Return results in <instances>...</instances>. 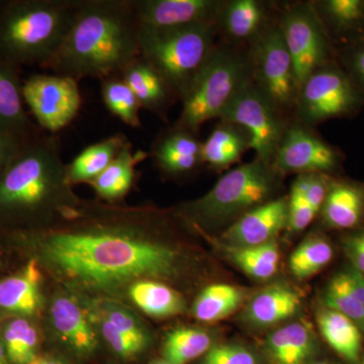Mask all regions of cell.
<instances>
[{
  "mask_svg": "<svg viewBox=\"0 0 364 364\" xmlns=\"http://www.w3.org/2000/svg\"><path fill=\"white\" fill-rule=\"evenodd\" d=\"M164 230L156 208L82 200L52 226L11 236L69 293L119 301L136 282H170L186 272L188 256Z\"/></svg>",
  "mask_w": 364,
  "mask_h": 364,
  "instance_id": "1",
  "label": "cell"
},
{
  "mask_svg": "<svg viewBox=\"0 0 364 364\" xmlns=\"http://www.w3.org/2000/svg\"><path fill=\"white\" fill-rule=\"evenodd\" d=\"M81 202L56 134H40L0 170V230L9 234L52 226Z\"/></svg>",
  "mask_w": 364,
  "mask_h": 364,
  "instance_id": "2",
  "label": "cell"
},
{
  "mask_svg": "<svg viewBox=\"0 0 364 364\" xmlns=\"http://www.w3.org/2000/svg\"><path fill=\"white\" fill-rule=\"evenodd\" d=\"M139 33L133 0H80L65 38L43 68L77 81L121 76L140 57Z\"/></svg>",
  "mask_w": 364,
  "mask_h": 364,
  "instance_id": "3",
  "label": "cell"
},
{
  "mask_svg": "<svg viewBox=\"0 0 364 364\" xmlns=\"http://www.w3.org/2000/svg\"><path fill=\"white\" fill-rule=\"evenodd\" d=\"M79 1H0V61L43 68L65 38Z\"/></svg>",
  "mask_w": 364,
  "mask_h": 364,
  "instance_id": "4",
  "label": "cell"
},
{
  "mask_svg": "<svg viewBox=\"0 0 364 364\" xmlns=\"http://www.w3.org/2000/svg\"><path fill=\"white\" fill-rule=\"evenodd\" d=\"M215 23L174 28L140 26V56L164 79L174 97L182 100L214 48Z\"/></svg>",
  "mask_w": 364,
  "mask_h": 364,
  "instance_id": "5",
  "label": "cell"
},
{
  "mask_svg": "<svg viewBox=\"0 0 364 364\" xmlns=\"http://www.w3.org/2000/svg\"><path fill=\"white\" fill-rule=\"evenodd\" d=\"M251 80L247 60L226 46H214L182 97L176 127L196 134L205 122L221 117L235 95Z\"/></svg>",
  "mask_w": 364,
  "mask_h": 364,
  "instance_id": "6",
  "label": "cell"
},
{
  "mask_svg": "<svg viewBox=\"0 0 364 364\" xmlns=\"http://www.w3.org/2000/svg\"><path fill=\"white\" fill-rule=\"evenodd\" d=\"M273 166L255 160L228 172L214 188L179 208V215L196 228L223 224L268 202L277 186Z\"/></svg>",
  "mask_w": 364,
  "mask_h": 364,
  "instance_id": "7",
  "label": "cell"
},
{
  "mask_svg": "<svg viewBox=\"0 0 364 364\" xmlns=\"http://www.w3.org/2000/svg\"><path fill=\"white\" fill-rule=\"evenodd\" d=\"M220 117L224 123L243 128L257 159L272 166L284 136V124L279 111L252 80L239 90Z\"/></svg>",
  "mask_w": 364,
  "mask_h": 364,
  "instance_id": "8",
  "label": "cell"
},
{
  "mask_svg": "<svg viewBox=\"0 0 364 364\" xmlns=\"http://www.w3.org/2000/svg\"><path fill=\"white\" fill-rule=\"evenodd\" d=\"M251 70L254 83L277 111L296 104L299 87L280 26L267 28L256 38Z\"/></svg>",
  "mask_w": 364,
  "mask_h": 364,
  "instance_id": "9",
  "label": "cell"
},
{
  "mask_svg": "<svg viewBox=\"0 0 364 364\" xmlns=\"http://www.w3.org/2000/svg\"><path fill=\"white\" fill-rule=\"evenodd\" d=\"M23 95L40 129L50 134L69 126L82 104L78 81L58 74L30 76L23 82Z\"/></svg>",
  "mask_w": 364,
  "mask_h": 364,
  "instance_id": "10",
  "label": "cell"
},
{
  "mask_svg": "<svg viewBox=\"0 0 364 364\" xmlns=\"http://www.w3.org/2000/svg\"><path fill=\"white\" fill-rule=\"evenodd\" d=\"M280 28L293 61L299 91L306 79L324 62L327 55L324 30L317 14L308 4L287 11Z\"/></svg>",
  "mask_w": 364,
  "mask_h": 364,
  "instance_id": "11",
  "label": "cell"
},
{
  "mask_svg": "<svg viewBox=\"0 0 364 364\" xmlns=\"http://www.w3.org/2000/svg\"><path fill=\"white\" fill-rule=\"evenodd\" d=\"M296 102L301 117L309 123H317L347 114L358 102V97L343 73L320 68L299 88Z\"/></svg>",
  "mask_w": 364,
  "mask_h": 364,
  "instance_id": "12",
  "label": "cell"
},
{
  "mask_svg": "<svg viewBox=\"0 0 364 364\" xmlns=\"http://www.w3.org/2000/svg\"><path fill=\"white\" fill-rule=\"evenodd\" d=\"M50 329L60 344L81 359L90 358L100 346V335L81 299L68 291L53 296L49 306Z\"/></svg>",
  "mask_w": 364,
  "mask_h": 364,
  "instance_id": "13",
  "label": "cell"
},
{
  "mask_svg": "<svg viewBox=\"0 0 364 364\" xmlns=\"http://www.w3.org/2000/svg\"><path fill=\"white\" fill-rule=\"evenodd\" d=\"M136 20L150 28L215 23L224 4L215 0H133Z\"/></svg>",
  "mask_w": 364,
  "mask_h": 364,
  "instance_id": "14",
  "label": "cell"
},
{
  "mask_svg": "<svg viewBox=\"0 0 364 364\" xmlns=\"http://www.w3.org/2000/svg\"><path fill=\"white\" fill-rule=\"evenodd\" d=\"M336 153L310 132L294 127L282 136L273 161L279 172H326L337 164Z\"/></svg>",
  "mask_w": 364,
  "mask_h": 364,
  "instance_id": "15",
  "label": "cell"
},
{
  "mask_svg": "<svg viewBox=\"0 0 364 364\" xmlns=\"http://www.w3.org/2000/svg\"><path fill=\"white\" fill-rule=\"evenodd\" d=\"M289 223V200H268L239 218L223 234L224 244L251 247L274 241Z\"/></svg>",
  "mask_w": 364,
  "mask_h": 364,
  "instance_id": "16",
  "label": "cell"
},
{
  "mask_svg": "<svg viewBox=\"0 0 364 364\" xmlns=\"http://www.w3.org/2000/svg\"><path fill=\"white\" fill-rule=\"evenodd\" d=\"M42 268L31 258L26 267L0 280V313L11 317L32 318L43 308Z\"/></svg>",
  "mask_w": 364,
  "mask_h": 364,
  "instance_id": "17",
  "label": "cell"
},
{
  "mask_svg": "<svg viewBox=\"0 0 364 364\" xmlns=\"http://www.w3.org/2000/svg\"><path fill=\"white\" fill-rule=\"evenodd\" d=\"M20 69L0 61V132L18 138L42 134L26 111Z\"/></svg>",
  "mask_w": 364,
  "mask_h": 364,
  "instance_id": "18",
  "label": "cell"
},
{
  "mask_svg": "<svg viewBox=\"0 0 364 364\" xmlns=\"http://www.w3.org/2000/svg\"><path fill=\"white\" fill-rule=\"evenodd\" d=\"M202 145L195 134L174 127L159 136L149 155L163 172L178 176L202 163Z\"/></svg>",
  "mask_w": 364,
  "mask_h": 364,
  "instance_id": "19",
  "label": "cell"
},
{
  "mask_svg": "<svg viewBox=\"0 0 364 364\" xmlns=\"http://www.w3.org/2000/svg\"><path fill=\"white\" fill-rule=\"evenodd\" d=\"M265 349L273 364H309L317 354L318 341L312 325L301 321L270 333Z\"/></svg>",
  "mask_w": 364,
  "mask_h": 364,
  "instance_id": "20",
  "label": "cell"
},
{
  "mask_svg": "<svg viewBox=\"0 0 364 364\" xmlns=\"http://www.w3.org/2000/svg\"><path fill=\"white\" fill-rule=\"evenodd\" d=\"M301 306V294L286 284H273L255 294L244 310V318L256 327H270L293 318Z\"/></svg>",
  "mask_w": 364,
  "mask_h": 364,
  "instance_id": "21",
  "label": "cell"
},
{
  "mask_svg": "<svg viewBox=\"0 0 364 364\" xmlns=\"http://www.w3.org/2000/svg\"><path fill=\"white\" fill-rule=\"evenodd\" d=\"M121 77L130 86L143 109L165 119L170 105L176 98L164 79L146 60L141 56L134 60L122 72Z\"/></svg>",
  "mask_w": 364,
  "mask_h": 364,
  "instance_id": "22",
  "label": "cell"
},
{
  "mask_svg": "<svg viewBox=\"0 0 364 364\" xmlns=\"http://www.w3.org/2000/svg\"><path fill=\"white\" fill-rule=\"evenodd\" d=\"M149 157L142 150L134 152L130 141L127 142L109 166L90 186L100 200L109 203L119 202L128 195L136 177V166Z\"/></svg>",
  "mask_w": 364,
  "mask_h": 364,
  "instance_id": "23",
  "label": "cell"
},
{
  "mask_svg": "<svg viewBox=\"0 0 364 364\" xmlns=\"http://www.w3.org/2000/svg\"><path fill=\"white\" fill-rule=\"evenodd\" d=\"M321 334L330 347L349 364H360L363 332L348 318L332 309H321L317 314Z\"/></svg>",
  "mask_w": 364,
  "mask_h": 364,
  "instance_id": "24",
  "label": "cell"
},
{
  "mask_svg": "<svg viewBox=\"0 0 364 364\" xmlns=\"http://www.w3.org/2000/svg\"><path fill=\"white\" fill-rule=\"evenodd\" d=\"M128 141L126 136L119 133L81 151L70 164H67L69 183L90 184L109 166Z\"/></svg>",
  "mask_w": 364,
  "mask_h": 364,
  "instance_id": "25",
  "label": "cell"
},
{
  "mask_svg": "<svg viewBox=\"0 0 364 364\" xmlns=\"http://www.w3.org/2000/svg\"><path fill=\"white\" fill-rule=\"evenodd\" d=\"M127 296L151 317H172L186 309V301L181 294L164 282L154 280L136 282L130 287Z\"/></svg>",
  "mask_w": 364,
  "mask_h": 364,
  "instance_id": "26",
  "label": "cell"
},
{
  "mask_svg": "<svg viewBox=\"0 0 364 364\" xmlns=\"http://www.w3.org/2000/svg\"><path fill=\"white\" fill-rule=\"evenodd\" d=\"M264 23V9L254 0H235L224 4L217 20L218 28L234 40L245 41L259 37Z\"/></svg>",
  "mask_w": 364,
  "mask_h": 364,
  "instance_id": "27",
  "label": "cell"
},
{
  "mask_svg": "<svg viewBox=\"0 0 364 364\" xmlns=\"http://www.w3.org/2000/svg\"><path fill=\"white\" fill-rule=\"evenodd\" d=\"M249 148V139L235 124L224 123L215 129L202 145V162L215 169L226 168L240 159Z\"/></svg>",
  "mask_w": 364,
  "mask_h": 364,
  "instance_id": "28",
  "label": "cell"
},
{
  "mask_svg": "<svg viewBox=\"0 0 364 364\" xmlns=\"http://www.w3.org/2000/svg\"><path fill=\"white\" fill-rule=\"evenodd\" d=\"M245 299L240 287L217 284L205 287L193 306V316L202 322L212 323L227 318L238 310Z\"/></svg>",
  "mask_w": 364,
  "mask_h": 364,
  "instance_id": "29",
  "label": "cell"
},
{
  "mask_svg": "<svg viewBox=\"0 0 364 364\" xmlns=\"http://www.w3.org/2000/svg\"><path fill=\"white\" fill-rule=\"evenodd\" d=\"M1 334L9 363L33 364L39 358L40 335L30 318L11 317Z\"/></svg>",
  "mask_w": 364,
  "mask_h": 364,
  "instance_id": "30",
  "label": "cell"
},
{
  "mask_svg": "<svg viewBox=\"0 0 364 364\" xmlns=\"http://www.w3.org/2000/svg\"><path fill=\"white\" fill-rule=\"evenodd\" d=\"M222 247L229 259L253 279H270L279 267V248L275 241L251 247H237L226 244H223Z\"/></svg>",
  "mask_w": 364,
  "mask_h": 364,
  "instance_id": "31",
  "label": "cell"
},
{
  "mask_svg": "<svg viewBox=\"0 0 364 364\" xmlns=\"http://www.w3.org/2000/svg\"><path fill=\"white\" fill-rule=\"evenodd\" d=\"M323 213L326 222L333 228H353L363 214V196L348 184H335L328 191Z\"/></svg>",
  "mask_w": 364,
  "mask_h": 364,
  "instance_id": "32",
  "label": "cell"
},
{
  "mask_svg": "<svg viewBox=\"0 0 364 364\" xmlns=\"http://www.w3.org/2000/svg\"><path fill=\"white\" fill-rule=\"evenodd\" d=\"M79 299L86 305L104 315L119 331L123 333L124 336L128 337L144 351L149 347L151 343L149 330L133 311L121 304V301L111 299Z\"/></svg>",
  "mask_w": 364,
  "mask_h": 364,
  "instance_id": "33",
  "label": "cell"
},
{
  "mask_svg": "<svg viewBox=\"0 0 364 364\" xmlns=\"http://www.w3.org/2000/svg\"><path fill=\"white\" fill-rule=\"evenodd\" d=\"M213 346L208 332L196 328H176L163 344V358L171 364H186L207 353Z\"/></svg>",
  "mask_w": 364,
  "mask_h": 364,
  "instance_id": "34",
  "label": "cell"
},
{
  "mask_svg": "<svg viewBox=\"0 0 364 364\" xmlns=\"http://www.w3.org/2000/svg\"><path fill=\"white\" fill-rule=\"evenodd\" d=\"M102 95L107 109L132 128H141L140 109L135 93L121 76L102 80Z\"/></svg>",
  "mask_w": 364,
  "mask_h": 364,
  "instance_id": "35",
  "label": "cell"
},
{
  "mask_svg": "<svg viewBox=\"0 0 364 364\" xmlns=\"http://www.w3.org/2000/svg\"><path fill=\"white\" fill-rule=\"evenodd\" d=\"M333 249L325 239L314 237L306 239L289 257V267L299 279H308L329 264Z\"/></svg>",
  "mask_w": 364,
  "mask_h": 364,
  "instance_id": "36",
  "label": "cell"
},
{
  "mask_svg": "<svg viewBox=\"0 0 364 364\" xmlns=\"http://www.w3.org/2000/svg\"><path fill=\"white\" fill-rule=\"evenodd\" d=\"M324 304L327 308L348 318L364 334V305L345 287L339 273L326 287Z\"/></svg>",
  "mask_w": 364,
  "mask_h": 364,
  "instance_id": "37",
  "label": "cell"
},
{
  "mask_svg": "<svg viewBox=\"0 0 364 364\" xmlns=\"http://www.w3.org/2000/svg\"><path fill=\"white\" fill-rule=\"evenodd\" d=\"M85 306L90 314L91 320L95 326L98 335L104 339L105 343L117 356L123 359H134L143 353L144 350L141 347L131 341L128 337L124 336L123 333L119 331L104 315L86 304Z\"/></svg>",
  "mask_w": 364,
  "mask_h": 364,
  "instance_id": "38",
  "label": "cell"
},
{
  "mask_svg": "<svg viewBox=\"0 0 364 364\" xmlns=\"http://www.w3.org/2000/svg\"><path fill=\"white\" fill-rule=\"evenodd\" d=\"M312 176H303L294 181L289 200V225L294 232L303 231L312 223L315 212L306 200V193Z\"/></svg>",
  "mask_w": 364,
  "mask_h": 364,
  "instance_id": "39",
  "label": "cell"
},
{
  "mask_svg": "<svg viewBox=\"0 0 364 364\" xmlns=\"http://www.w3.org/2000/svg\"><path fill=\"white\" fill-rule=\"evenodd\" d=\"M202 364H257L255 355L247 348L235 344L213 345L205 354Z\"/></svg>",
  "mask_w": 364,
  "mask_h": 364,
  "instance_id": "40",
  "label": "cell"
},
{
  "mask_svg": "<svg viewBox=\"0 0 364 364\" xmlns=\"http://www.w3.org/2000/svg\"><path fill=\"white\" fill-rule=\"evenodd\" d=\"M325 6L331 20L339 26L354 25L363 14V2L359 0H330Z\"/></svg>",
  "mask_w": 364,
  "mask_h": 364,
  "instance_id": "41",
  "label": "cell"
},
{
  "mask_svg": "<svg viewBox=\"0 0 364 364\" xmlns=\"http://www.w3.org/2000/svg\"><path fill=\"white\" fill-rule=\"evenodd\" d=\"M33 139L26 140V139L18 138V136L0 132V170L4 168L7 163L11 161L23 149V146Z\"/></svg>",
  "mask_w": 364,
  "mask_h": 364,
  "instance_id": "42",
  "label": "cell"
},
{
  "mask_svg": "<svg viewBox=\"0 0 364 364\" xmlns=\"http://www.w3.org/2000/svg\"><path fill=\"white\" fill-rule=\"evenodd\" d=\"M344 251L351 267L364 274V233L349 237L344 242Z\"/></svg>",
  "mask_w": 364,
  "mask_h": 364,
  "instance_id": "43",
  "label": "cell"
},
{
  "mask_svg": "<svg viewBox=\"0 0 364 364\" xmlns=\"http://www.w3.org/2000/svg\"><path fill=\"white\" fill-rule=\"evenodd\" d=\"M339 275L345 287L364 305V274L350 267Z\"/></svg>",
  "mask_w": 364,
  "mask_h": 364,
  "instance_id": "44",
  "label": "cell"
},
{
  "mask_svg": "<svg viewBox=\"0 0 364 364\" xmlns=\"http://www.w3.org/2000/svg\"><path fill=\"white\" fill-rule=\"evenodd\" d=\"M327 193L325 181L321 177L312 176L306 198L316 215L322 210Z\"/></svg>",
  "mask_w": 364,
  "mask_h": 364,
  "instance_id": "45",
  "label": "cell"
},
{
  "mask_svg": "<svg viewBox=\"0 0 364 364\" xmlns=\"http://www.w3.org/2000/svg\"><path fill=\"white\" fill-rule=\"evenodd\" d=\"M354 69L364 85V48L356 54L354 58Z\"/></svg>",
  "mask_w": 364,
  "mask_h": 364,
  "instance_id": "46",
  "label": "cell"
},
{
  "mask_svg": "<svg viewBox=\"0 0 364 364\" xmlns=\"http://www.w3.org/2000/svg\"><path fill=\"white\" fill-rule=\"evenodd\" d=\"M33 364H68L65 363V361L62 360L58 358H55V356H39L37 360L35 361Z\"/></svg>",
  "mask_w": 364,
  "mask_h": 364,
  "instance_id": "47",
  "label": "cell"
},
{
  "mask_svg": "<svg viewBox=\"0 0 364 364\" xmlns=\"http://www.w3.org/2000/svg\"><path fill=\"white\" fill-rule=\"evenodd\" d=\"M0 364H11L9 359H7L4 341H2L1 329H0Z\"/></svg>",
  "mask_w": 364,
  "mask_h": 364,
  "instance_id": "48",
  "label": "cell"
},
{
  "mask_svg": "<svg viewBox=\"0 0 364 364\" xmlns=\"http://www.w3.org/2000/svg\"><path fill=\"white\" fill-rule=\"evenodd\" d=\"M150 364H171L165 361L164 359H155V360L151 361Z\"/></svg>",
  "mask_w": 364,
  "mask_h": 364,
  "instance_id": "49",
  "label": "cell"
},
{
  "mask_svg": "<svg viewBox=\"0 0 364 364\" xmlns=\"http://www.w3.org/2000/svg\"><path fill=\"white\" fill-rule=\"evenodd\" d=\"M309 364H336V363H328V361H321V363H309Z\"/></svg>",
  "mask_w": 364,
  "mask_h": 364,
  "instance_id": "50",
  "label": "cell"
},
{
  "mask_svg": "<svg viewBox=\"0 0 364 364\" xmlns=\"http://www.w3.org/2000/svg\"><path fill=\"white\" fill-rule=\"evenodd\" d=\"M360 364H364V356H363V358L361 359Z\"/></svg>",
  "mask_w": 364,
  "mask_h": 364,
  "instance_id": "51",
  "label": "cell"
}]
</instances>
